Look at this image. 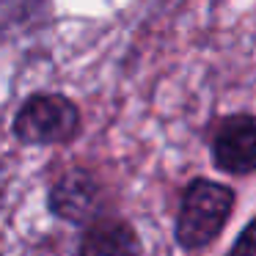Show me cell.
<instances>
[{"mask_svg":"<svg viewBox=\"0 0 256 256\" xmlns=\"http://www.w3.org/2000/svg\"><path fill=\"white\" fill-rule=\"evenodd\" d=\"M234 204H237V193L226 182L210 176L190 179L179 196V210L174 218L176 245L182 250H201L212 245L232 220Z\"/></svg>","mask_w":256,"mask_h":256,"instance_id":"6da1fadb","label":"cell"},{"mask_svg":"<svg viewBox=\"0 0 256 256\" xmlns=\"http://www.w3.org/2000/svg\"><path fill=\"white\" fill-rule=\"evenodd\" d=\"M83 130L80 108L64 94H30L20 105L12 132L25 146H64Z\"/></svg>","mask_w":256,"mask_h":256,"instance_id":"7a4b0ae2","label":"cell"},{"mask_svg":"<svg viewBox=\"0 0 256 256\" xmlns=\"http://www.w3.org/2000/svg\"><path fill=\"white\" fill-rule=\"evenodd\" d=\"M47 210L58 220L86 228L105 218V188L86 168L64 171L47 190Z\"/></svg>","mask_w":256,"mask_h":256,"instance_id":"3957f363","label":"cell"},{"mask_svg":"<svg viewBox=\"0 0 256 256\" xmlns=\"http://www.w3.org/2000/svg\"><path fill=\"white\" fill-rule=\"evenodd\" d=\"M212 166L232 176L256 174V116L232 113L220 118L212 135Z\"/></svg>","mask_w":256,"mask_h":256,"instance_id":"277c9868","label":"cell"},{"mask_svg":"<svg viewBox=\"0 0 256 256\" xmlns=\"http://www.w3.org/2000/svg\"><path fill=\"white\" fill-rule=\"evenodd\" d=\"M78 256H144V242L130 220L105 215L80 234Z\"/></svg>","mask_w":256,"mask_h":256,"instance_id":"5b68a950","label":"cell"},{"mask_svg":"<svg viewBox=\"0 0 256 256\" xmlns=\"http://www.w3.org/2000/svg\"><path fill=\"white\" fill-rule=\"evenodd\" d=\"M226 256H256V218L237 234Z\"/></svg>","mask_w":256,"mask_h":256,"instance_id":"8992f818","label":"cell"}]
</instances>
